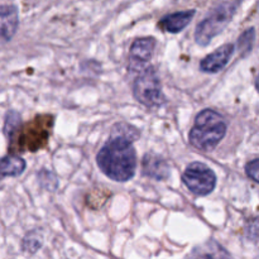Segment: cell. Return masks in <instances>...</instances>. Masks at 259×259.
Wrapping results in <instances>:
<instances>
[{
	"label": "cell",
	"instance_id": "obj_1",
	"mask_svg": "<svg viewBox=\"0 0 259 259\" xmlns=\"http://www.w3.org/2000/svg\"><path fill=\"white\" fill-rule=\"evenodd\" d=\"M132 139L114 134L96 156L99 168L109 179L126 182L136 175L137 153Z\"/></svg>",
	"mask_w": 259,
	"mask_h": 259
},
{
	"label": "cell",
	"instance_id": "obj_2",
	"mask_svg": "<svg viewBox=\"0 0 259 259\" xmlns=\"http://www.w3.org/2000/svg\"><path fill=\"white\" fill-rule=\"evenodd\" d=\"M227 134V123L218 111L205 109L197 114L195 124L190 131V143L204 152L214 151Z\"/></svg>",
	"mask_w": 259,
	"mask_h": 259
},
{
	"label": "cell",
	"instance_id": "obj_3",
	"mask_svg": "<svg viewBox=\"0 0 259 259\" xmlns=\"http://www.w3.org/2000/svg\"><path fill=\"white\" fill-rule=\"evenodd\" d=\"M52 125V116H35L32 121L20 125L9 141V149L12 148L13 152H37L47 144Z\"/></svg>",
	"mask_w": 259,
	"mask_h": 259
},
{
	"label": "cell",
	"instance_id": "obj_4",
	"mask_svg": "<svg viewBox=\"0 0 259 259\" xmlns=\"http://www.w3.org/2000/svg\"><path fill=\"white\" fill-rule=\"evenodd\" d=\"M238 9V3L229 2L215 8L204 20L197 24L195 40L200 46H207L212 38L219 35L227 28Z\"/></svg>",
	"mask_w": 259,
	"mask_h": 259
},
{
	"label": "cell",
	"instance_id": "obj_5",
	"mask_svg": "<svg viewBox=\"0 0 259 259\" xmlns=\"http://www.w3.org/2000/svg\"><path fill=\"white\" fill-rule=\"evenodd\" d=\"M133 95L147 108H157L164 103L161 81L153 67L142 71L133 83Z\"/></svg>",
	"mask_w": 259,
	"mask_h": 259
},
{
	"label": "cell",
	"instance_id": "obj_6",
	"mask_svg": "<svg viewBox=\"0 0 259 259\" xmlns=\"http://www.w3.org/2000/svg\"><path fill=\"white\" fill-rule=\"evenodd\" d=\"M182 181L195 195L205 196L211 194L217 186L215 172L201 162H192L182 174Z\"/></svg>",
	"mask_w": 259,
	"mask_h": 259
},
{
	"label": "cell",
	"instance_id": "obj_7",
	"mask_svg": "<svg viewBox=\"0 0 259 259\" xmlns=\"http://www.w3.org/2000/svg\"><path fill=\"white\" fill-rule=\"evenodd\" d=\"M156 39L153 37L138 38L131 47V67L132 70L143 71L144 65L152 58L156 48Z\"/></svg>",
	"mask_w": 259,
	"mask_h": 259
},
{
	"label": "cell",
	"instance_id": "obj_8",
	"mask_svg": "<svg viewBox=\"0 0 259 259\" xmlns=\"http://www.w3.org/2000/svg\"><path fill=\"white\" fill-rule=\"evenodd\" d=\"M233 53H234V46L232 43H227V45L218 48L215 52L206 56L200 63V68L206 73L219 72L229 63Z\"/></svg>",
	"mask_w": 259,
	"mask_h": 259
},
{
	"label": "cell",
	"instance_id": "obj_9",
	"mask_svg": "<svg viewBox=\"0 0 259 259\" xmlns=\"http://www.w3.org/2000/svg\"><path fill=\"white\" fill-rule=\"evenodd\" d=\"M142 174L146 177L164 181L169 176V166L158 154L147 153L142 161Z\"/></svg>",
	"mask_w": 259,
	"mask_h": 259
},
{
	"label": "cell",
	"instance_id": "obj_10",
	"mask_svg": "<svg viewBox=\"0 0 259 259\" xmlns=\"http://www.w3.org/2000/svg\"><path fill=\"white\" fill-rule=\"evenodd\" d=\"M195 13H196L195 10H184V12L172 13V14H168L159 20L158 25L163 32L176 34V33L184 30L190 24L192 18L195 17Z\"/></svg>",
	"mask_w": 259,
	"mask_h": 259
},
{
	"label": "cell",
	"instance_id": "obj_11",
	"mask_svg": "<svg viewBox=\"0 0 259 259\" xmlns=\"http://www.w3.org/2000/svg\"><path fill=\"white\" fill-rule=\"evenodd\" d=\"M2 17V37L4 42L12 39L18 29V10L14 5H3L0 9Z\"/></svg>",
	"mask_w": 259,
	"mask_h": 259
},
{
	"label": "cell",
	"instance_id": "obj_12",
	"mask_svg": "<svg viewBox=\"0 0 259 259\" xmlns=\"http://www.w3.org/2000/svg\"><path fill=\"white\" fill-rule=\"evenodd\" d=\"M194 259H233V257L219 243L209 240L194 250Z\"/></svg>",
	"mask_w": 259,
	"mask_h": 259
},
{
	"label": "cell",
	"instance_id": "obj_13",
	"mask_svg": "<svg viewBox=\"0 0 259 259\" xmlns=\"http://www.w3.org/2000/svg\"><path fill=\"white\" fill-rule=\"evenodd\" d=\"M25 161L15 154H9L2 159V174L3 177H17L24 172Z\"/></svg>",
	"mask_w": 259,
	"mask_h": 259
},
{
	"label": "cell",
	"instance_id": "obj_14",
	"mask_svg": "<svg viewBox=\"0 0 259 259\" xmlns=\"http://www.w3.org/2000/svg\"><path fill=\"white\" fill-rule=\"evenodd\" d=\"M22 125V118L20 114L14 110H9L5 116V124H4V134L8 138V141L12 139V137L17 133L18 129Z\"/></svg>",
	"mask_w": 259,
	"mask_h": 259
},
{
	"label": "cell",
	"instance_id": "obj_15",
	"mask_svg": "<svg viewBox=\"0 0 259 259\" xmlns=\"http://www.w3.org/2000/svg\"><path fill=\"white\" fill-rule=\"evenodd\" d=\"M254 38H255V29L254 28H249L242 33V35L238 39V50H239L240 55L247 56L248 53L252 51L253 45H254Z\"/></svg>",
	"mask_w": 259,
	"mask_h": 259
},
{
	"label": "cell",
	"instance_id": "obj_16",
	"mask_svg": "<svg viewBox=\"0 0 259 259\" xmlns=\"http://www.w3.org/2000/svg\"><path fill=\"white\" fill-rule=\"evenodd\" d=\"M42 247V240L37 233H29L23 240V249L27 253H35Z\"/></svg>",
	"mask_w": 259,
	"mask_h": 259
},
{
	"label": "cell",
	"instance_id": "obj_17",
	"mask_svg": "<svg viewBox=\"0 0 259 259\" xmlns=\"http://www.w3.org/2000/svg\"><path fill=\"white\" fill-rule=\"evenodd\" d=\"M245 235L250 242L259 247V218L250 220L245 227Z\"/></svg>",
	"mask_w": 259,
	"mask_h": 259
},
{
	"label": "cell",
	"instance_id": "obj_18",
	"mask_svg": "<svg viewBox=\"0 0 259 259\" xmlns=\"http://www.w3.org/2000/svg\"><path fill=\"white\" fill-rule=\"evenodd\" d=\"M245 172H247V176L249 177V179H252L253 181L259 184V158L253 159L249 163H247V166H245Z\"/></svg>",
	"mask_w": 259,
	"mask_h": 259
},
{
	"label": "cell",
	"instance_id": "obj_19",
	"mask_svg": "<svg viewBox=\"0 0 259 259\" xmlns=\"http://www.w3.org/2000/svg\"><path fill=\"white\" fill-rule=\"evenodd\" d=\"M255 89H257L258 93H259V73H258V76H257V80H255Z\"/></svg>",
	"mask_w": 259,
	"mask_h": 259
}]
</instances>
